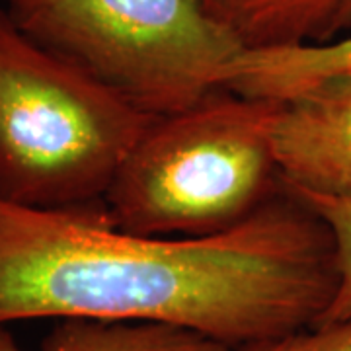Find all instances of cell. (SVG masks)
I'll return each mask as SVG.
<instances>
[{
  "mask_svg": "<svg viewBox=\"0 0 351 351\" xmlns=\"http://www.w3.org/2000/svg\"><path fill=\"white\" fill-rule=\"evenodd\" d=\"M41 351H230L203 332L166 322L61 320Z\"/></svg>",
  "mask_w": 351,
  "mask_h": 351,
  "instance_id": "obj_8",
  "label": "cell"
},
{
  "mask_svg": "<svg viewBox=\"0 0 351 351\" xmlns=\"http://www.w3.org/2000/svg\"><path fill=\"white\" fill-rule=\"evenodd\" d=\"M8 10L25 34L151 119L225 88L244 53L199 0H22Z\"/></svg>",
  "mask_w": 351,
  "mask_h": 351,
  "instance_id": "obj_4",
  "label": "cell"
},
{
  "mask_svg": "<svg viewBox=\"0 0 351 351\" xmlns=\"http://www.w3.org/2000/svg\"><path fill=\"white\" fill-rule=\"evenodd\" d=\"M271 137L289 191L351 199V71L281 100Z\"/></svg>",
  "mask_w": 351,
  "mask_h": 351,
  "instance_id": "obj_5",
  "label": "cell"
},
{
  "mask_svg": "<svg viewBox=\"0 0 351 351\" xmlns=\"http://www.w3.org/2000/svg\"><path fill=\"white\" fill-rule=\"evenodd\" d=\"M281 100L219 88L152 119L119 164L104 207L121 230L158 239L223 234L283 191L274 152Z\"/></svg>",
  "mask_w": 351,
  "mask_h": 351,
  "instance_id": "obj_2",
  "label": "cell"
},
{
  "mask_svg": "<svg viewBox=\"0 0 351 351\" xmlns=\"http://www.w3.org/2000/svg\"><path fill=\"white\" fill-rule=\"evenodd\" d=\"M244 51L320 45L351 32V0H199Z\"/></svg>",
  "mask_w": 351,
  "mask_h": 351,
  "instance_id": "obj_6",
  "label": "cell"
},
{
  "mask_svg": "<svg viewBox=\"0 0 351 351\" xmlns=\"http://www.w3.org/2000/svg\"><path fill=\"white\" fill-rule=\"evenodd\" d=\"M0 351H22L12 334L4 326H0Z\"/></svg>",
  "mask_w": 351,
  "mask_h": 351,
  "instance_id": "obj_11",
  "label": "cell"
},
{
  "mask_svg": "<svg viewBox=\"0 0 351 351\" xmlns=\"http://www.w3.org/2000/svg\"><path fill=\"white\" fill-rule=\"evenodd\" d=\"M151 117L25 34L0 2V199L101 203Z\"/></svg>",
  "mask_w": 351,
  "mask_h": 351,
  "instance_id": "obj_3",
  "label": "cell"
},
{
  "mask_svg": "<svg viewBox=\"0 0 351 351\" xmlns=\"http://www.w3.org/2000/svg\"><path fill=\"white\" fill-rule=\"evenodd\" d=\"M351 71V32L320 45L244 51L226 76L225 88L246 96L287 100L318 80Z\"/></svg>",
  "mask_w": 351,
  "mask_h": 351,
  "instance_id": "obj_7",
  "label": "cell"
},
{
  "mask_svg": "<svg viewBox=\"0 0 351 351\" xmlns=\"http://www.w3.org/2000/svg\"><path fill=\"white\" fill-rule=\"evenodd\" d=\"M339 285L326 221L289 189L237 228L141 237L101 203L0 199V326L18 320L166 322L237 348L320 324Z\"/></svg>",
  "mask_w": 351,
  "mask_h": 351,
  "instance_id": "obj_1",
  "label": "cell"
},
{
  "mask_svg": "<svg viewBox=\"0 0 351 351\" xmlns=\"http://www.w3.org/2000/svg\"><path fill=\"white\" fill-rule=\"evenodd\" d=\"M230 351H351V318L242 343Z\"/></svg>",
  "mask_w": 351,
  "mask_h": 351,
  "instance_id": "obj_10",
  "label": "cell"
},
{
  "mask_svg": "<svg viewBox=\"0 0 351 351\" xmlns=\"http://www.w3.org/2000/svg\"><path fill=\"white\" fill-rule=\"evenodd\" d=\"M287 189V188H285ZM302 199L314 213L320 215L326 225L330 226L334 240H336V252H338V269L339 285L336 297L330 304V308L320 320V324L330 322H341L351 318V199L346 197H330V195H318V193H306V191H291ZM318 324V326H320Z\"/></svg>",
  "mask_w": 351,
  "mask_h": 351,
  "instance_id": "obj_9",
  "label": "cell"
},
{
  "mask_svg": "<svg viewBox=\"0 0 351 351\" xmlns=\"http://www.w3.org/2000/svg\"><path fill=\"white\" fill-rule=\"evenodd\" d=\"M4 6H14V4H18V2H22V0H0Z\"/></svg>",
  "mask_w": 351,
  "mask_h": 351,
  "instance_id": "obj_12",
  "label": "cell"
}]
</instances>
